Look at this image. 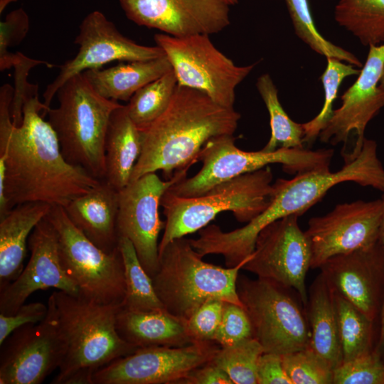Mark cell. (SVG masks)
Here are the masks:
<instances>
[{"mask_svg":"<svg viewBox=\"0 0 384 384\" xmlns=\"http://www.w3.org/2000/svg\"><path fill=\"white\" fill-rule=\"evenodd\" d=\"M14 92L9 84L0 90V157L5 164L6 209L30 202L63 207L100 180L65 159L55 131L43 119L49 107L40 101L38 91L25 98L21 123H13Z\"/></svg>","mask_w":384,"mask_h":384,"instance_id":"cell-1","label":"cell"},{"mask_svg":"<svg viewBox=\"0 0 384 384\" xmlns=\"http://www.w3.org/2000/svg\"><path fill=\"white\" fill-rule=\"evenodd\" d=\"M240 114L233 107L214 102L205 93L177 85L164 113L140 130L142 150L130 181L161 171L166 180L198 161L211 138L233 134Z\"/></svg>","mask_w":384,"mask_h":384,"instance_id":"cell-2","label":"cell"},{"mask_svg":"<svg viewBox=\"0 0 384 384\" xmlns=\"http://www.w3.org/2000/svg\"><path fill=\"white\" fill-rule=\"evenodd\" d=\"M348 181L384 192V167L374 140L365 138L359 154L336 172L311 171L291 179L276 180L270 205L245 226L228 232L217 225L210 228L209 248L213 254L223 256L226 266H237L252 255L257 235L265 227L289 215H302L331 188Z\"/></svg>","mask_w":384,"mask_h":384,"instance_id":"cell-3","label":"cell"},{"mask_svg":"<svg viewBox=\"0 0 384 384\" xmlns=\"http://www.w3.org/2000/svg\"><path fill=\"white\" fill-rule=\"evenodd\" d=\"M51 295L64 343L59 372L51 383L93 384L97 370L138 349L117 332V316L122 306L59 290Z\"/></svg>","mask_w":384,"mask_h":384,"instance_id":"cell-4","label":"cell"},{"mask_svg":"<svg viewBox=\"0 0 384 384\" xmlns=\"http://www.w3.org/2000/svg\"><path fill=\"white\" fill-rule=\"evenodd\" d=\"M159 256V268L151 279L158 297L170 314L187 321L211 299L243 307L236 283L250 256L233 267L215 265L205 262L184 237L170 242Z\"/></svg>","mask_w":384,"mask_h":384,"instance_id":"cell-5","label":"cell"},{"mask_svg":"<svg viewBox=\"0 0 384 384\" xmlns=\"http://www.w3.org/2000/svg\"><path fill=\"white\" fill-rule=\"evenodd\" d=\"M56 95L58 107H49L46 114L63 156L96 178L104 179L106 133L111 114L122 104L98 95L82 73L68 80Z\"/></svg>","mask_w":384,"mask_h":384,"instance_id":"cell-6","label":"cell"},{"mask_svg":"<svg viewBox=\"0 0 384 384\" xmlns=\"http://www.w3.org/2000/svg\"><path fill=\"white\" fill-rule=\"evenodd\" d=\"M272 180L267 166L219 183L196 197H180L166 190L161 201L166 220L159 253L172 240L206 227L222 212L230 211L238 222L247 223L270 205Z\"/></svg>","mask_w":384,"mask_h":384,"instance_id":"cell-7","label":"cell"},{"mask_svg":"<svg viewBox=\"0 0 384 384\" xmlns=\"http://www.w3.org/2000/svg\"><path fill=\"white\" fill-rule=\"evenodd\" d=\"M235 140L233 134L209 139L198 156V161H202L200 171L174 183L167 191L184 198L198 196L219 183L272 164H280L284 171L295 175L327 170L334 155L333 149L311 151L304 148L247 151L238 148Z\"/></svg>","mask_w":384,"mask_h":384,"instance_id":"cell-8","label":"cell"},{"mask_svg":"<svg viewBox=\"0 0 384 384\" xmlns=\"http://www.w3.org/2000/svg\"><path fill=\"white\" fill-rule=\"evenodd\" d=\"M237 292L265 353L284 355L307 347L310 329L306 308L292 288L272 280L239 274Z\"/></svg>","mask_w":384,"mask_h":384,"instance_id":"cell-9","label":"cell"},{"mask_svg":"<svg viewBox=\"0 0 384 384\" xmlns=\"http://www.w3.org/2000/svg\"><path fill=\"white\" fill-rule=\"evenodd\" d=\"M46 218L58 235L60 263L80 295L97 303L122 306L126 286L119 248L111 253L101 250L73 225L63 206H51Z\"/></svg>","mask_w":384,"mask_h":384,"instance_id":"cell-10","label":"cell"},{"mask_svg":"<svg viewBox=\"0 0 384 384\" xmlns=\"http://www.w3.org/2000/svg\"><path fill=\"white\" fill-rule=\"evenodd\" d=\"M208 36L157 33L154 40L169 58L178 85L198 90L216 103L233 107L235 88L255 65H236L217 49Z\"/></svg>","mask_w":384,"mask_h":384,"instance_id":"cell-11","label":"cell"},{"mask_svg":"<svg viewBox=\"0 0 384 384\" xmlns=\"http://www.w3.org/2000/svg\"><path fill=\"white\" fill-rule=\"evenodd\" d=\"M188 169L174 173L161 180L156 173L146 174L130 181L119 191L117 231L132 243L138 258L152 278L159 263L158 239L165 222L159 216L163 195L177 181L187 177Z\"/></svg>","mask_w":384,"mask_h":384,"instance_id":"cell-12","label":"cell"},{"mask_svg":"<svg viewBox=\"0 0 384 384\" xmlns=\"http://www.w3.org/2000/svg\"><path fill=\"white\" fill-rule=\"evenodd\" d=\"M220 348L213 342L178 347L139 348L97 370L93 384H178L192 370L211 361Z\"/></svg>","mask_w":384,"mask_h":384,"instance_id":"cell-13","label":"cell"},{"mask_svg":"<svg viewBox=\"0 0 384 384\" xmlns=\"http://www.w3.org/2000/svg\"><path fill=\"white\" fill-rule=\"evenodd\" d=\"M297 215L279 218L258 234L255 249L242 270L292 288L306 307V277L311 268L309 241L298 224Z\"/></svg>","mask_w":384,"mask_h":384,"instance_id":"cell-14","label":"cell"},{"mask_svg":"<svg viewBox=\"0 0 384 384\" xmlns=\"http://www.w3.org/2000/svg\"><path fill=\"white\" fill-rule=\"evenodd\" d=\"M41 321L14 331L0 345V384H40L58 369L64 356L54 300Z\"/></svg>","mask_w":384,"mask_h":384,"instance_id":"cell-15","label":"cell"},{"mask_svg":"<svg viewBox=\"0 0 384 384\" xmlns=\"http://www.w3.org/2000/svg\"><path fill=\"white\" fill-rule=\"evenodd\" d=\"M383 212L381 198L340 203L329 213L310 218L305 234L311 252V269L329 258L378 242Z\"/></svg>","mask_w":384,"mask_h":384,"instance_id":"cell-16","label":"cell"},{"mask_svg":"<svg viewBox=\"0 0 384 384\" xmlns=\"http://www.w3.org/2000/svg\"><path fill=\"white\" fill-rule=\"evenodd\" d=\"M74 42L80 46L78 53L59 66L58 75L48 85L43 93V103L48 107L59 88L75 75L87 70L99 69L115 60H147L165 55L159 46L140 45L124 36L99 11H94L85 17Z\"/></svg>","mask_w":384,"mask_h":384,"instance_id":"cell-17","label":"cell"},{"mask_svg":"<svg viewBox=\"0 0 384 384\" xmlns=\"http://www.w3.org/2000/svg\"><path fill=\"white\" fill-rule=\"evenodd\" d=\"M384 67V43L370 46L365 64L355 82L342 95L341 106L319 134L323 143L345 148L351 134L356 137L353 150L343 156L345 163L361 152L369 122L384 107V88L379 85Z\"/></svg>","mask_w":384,"mask_h":384,"instance_id":"cell-18","label":"cell"},{"mask_svg":"<svg viewBox=\"0 0 384 384\" xmlns=\"http://www.w3.org/2000/svg\"><path fill=\"white\" fill-rule=\"evenodd\" d=\"M127 17L139 26L183 37L218 33L230 24L224 0H119Z\"/></svg>","mask_w":384,"mask_h":384,"instance_id":"cell-19","label":"cell"},{"mask_svg":"<svg viewBox=\"0 0 384 384\" xmlns=\"http://www.w3.org/2000/svg\"><path fill=\"white\" fill-rule=\"evenodd\" d=\"M29 260L19 276L0 291V314L11 315L35 292L53 288L73 295L79 289L65 272L60 260L58 235L45 217L28 238Z\"/></svg>","mask_w":384,"mask_h":384,"instance_id":"cell-20","label":"cell"},{"mask_svg":"<svg viewBox=\"0 0 384 384\" xmlns=\"http://www.w3.org/2000/svg\"><path fill=\"white\" fill-rule=\"evenodd\" d=\"M319 269L336 292L375 323L384 294V252L378 242L332 257Z\"/></svg>","mask_w":384,"mask_h":384,"instance_id":"cell-21","label":"cell"},{"mask_svg":"<svg viewBox=\"0 0 384 384\" xmlns=\"http://www.w3.org/2000/svg\"><path fill=\"white\" fill-rule=\"evenodd\" d=\"M63 208L73 225L101 250L111 253L119 248V191L105 180Z\"/></svg>","mask_w":384,"mask_h":384,"instance_id":"cell-22","label":"cell"},{"mask_svg":"<svg viewBox=\"0 0 384 384\" xmlns=\"http://www.w3.org/2000/svg\"><path fill=\"white\" fill-rule=\"evenodd\" d=\"M50 207L41 202L24 203L0 218V291L22 272L30 235Z\"/></svg>","mask_w":384,"mask_h":384,"instance_id":"cell-23","label":"cell"},{"mask_svg":"<svg viewBox=\"0 0 384 384\" xmlns=\"http://www.w3.org/2000/svg\"><path fill=\"white\" fill-rule=\"evenodd\" d=\"M116 327L119 336L137 348L178 347L194 343L188 332L187 321L165 309L131 311L122 307Z\"/></svg>","mask_w":384,"mask_h":384,"instance_id":"cell-24","label":"cell"},{"mask_svg":"<svg viewBox=\"0 0 384 384\" xmlns=\"http://www.w3.org/2000/svg\"><path fill=\"white\" fill-rule=\"evenodd\" d=\"M305 308L311 335L309 346L334 370L343 363L334 290L321 272L309 287Z\"/></svg>","mask_w":384,"mask_h":384,"instance_id":"cell-25","label":"cell"},{"mask_svg":"<svg viewBox=\"0 0 384 384\" xmlns=\"http://www.w3.org/2000/svg\"><path fill=\"white\" fill-rule=\"evenodd\" d=\"M142 150L141 132L122 105L111 114L105 141L104 180L118 191L130 182Z\"/></svg>","mask_w":384,"mask_h":384,"instance_id":"cell-26","label":"cell"},{"mask_svg":"<svg viewBox=\"0 0 384 384\" xmlns=\"http://www.w3.org/2000/svg\"><path fill=\"white\" fill-rule=\"evenodd\" d=\"M172 69L165 54L157 58L129 61L104 70H87L82 74L100 96L127 102L139 89Z\"/></svg>","mask_w":384,"mask_h":384,"instance_id":"cell-27","label":"cell"},{"mask_svg":"<svg viewBox=\"0 0 384 384\" xmlns=\"http://www.w3.org/2000/svg\"><path fill=\"white\" fill-rule=\"evenodd\" d=\"M334 18L362 45L384 43V0H340Z\"/></svg>","mask_w":384,"mask_h":384,"instance_id":"cell-28","label":"cell"},{"mask_svg":"<svg viewBox=\"0 0 384 384\" xmlns=\"http://www.w3.org/2000/svg\"><path fill=\"white\" fill-rule=\"evenodd\" d=\"M334 297L343 362H347L375 348V322L335 291Z\"/></svg>","mask_w":384,"mask_h":384,"instance_id":"cell-29","label":"cell"},{"mask_svg":"<svg viewBox=\"0 0 384 384\" xmlns=\"http://www.w3.org/2000/svg\"><path fill=\"white\" fill-rule=\"evenodd\" d=\"M256 87L267 109L271 128L270 138L262 150L273 151L279 148H304L302 124L294 122L288 116L279 102L277 88L270 75H260Z\"/></svg>","mask_w":384,"mask_h":384,"instance_id":"cell-30","label":"cell"},{"mask_svg":"<svg viewBox=\"0 0 384 384\" xmlns=\"http://www.w3.org/2000/svg\"><path fill=\"white\" fill-rule=\"evenodd\" d=\"M119 248L124 262L126 286L122 308L131 311L165 309L131 241L124 237L119 238Z\"/></svg>","mask_w":384,"mask_h":384,"instance_id":"cell-31","label":"cell"},{"mask_svg":"<svg viewBox=\"0 0 384 384\" xmlns=\"http://www.w3.org/2000/svg\"><path fill=\"white\" fill-rule=\"evenodd\" d=\"M177 85L172 69L134 94L126 106L130 118L139 130L147 127L164 113Z\"/></svg>","mask_w":384,"mask_h":384,"instance_id":"cell-32","label":"cell"},{"mask_svg":"<svg viewBox=\"0 0 384 384\" xmlns=\"http://www.w3.org/2000/svg\"><path fill=\"white\" fill-rule=\"evenodd\" d=\"M296 35L316 53L334 58L362 68L359 59L350 51L326 39L316 28L307 0H285Z\"/></svg>","mask_w":384,"mask_h":384,"instance_id":"cell-33","label":"cell"},{"mask_svg":"<svg viewBox=\"0 0 384 384\" xmlns=\"http://www.w3.org/2000/svg\"><path fill=\"white\" fill-rule=\"evenodd\" d=\"M264 350L253 337L220 347L212 362L221 368L233 384H257V369Z\"/></svg>","mask_w":384,"mask_h":384,"instance_id":"cell-34","label":"cell"},{"mask_svg":"<svg viewBox=\"0 0 384 384\" xmlns=\"http://www.w3.org/2000/svg\"><path fill=\"white\" fill-rule=\"evenodd\" d=\"M326 68L321 75L324 91V102L318 114L310 121L302 123L304 131V144L311 145L333 116V104L343 80L351 75H358L356 66L334 58H328Z\"/></svg>","mask_w":384,"mask_h":384,"instance_id":"cell-35","label":"cell"},{"mask_svg":"<svg viewBox=\"0 0 384 384\" xmlns=\"http://www.w3.org/2000/svg\"><path fill=\"white\" fill-rule=\"evenodd\" d=\"M282 358L293 384H333L334 370L309 346Z\"/></svg>","mask_w":384,"mask_h":384,"instance_id":"cell-36","label":"cell"},{"mask_svg":"<svg viewBox=\"0 0 384 384\" xmlns=\"http://www.w3.org/2000/svg\"><path fill=\"white\" fill-rule=\"evenodd\" d=\"M333 384H384V360L376 347L334 370Z\"/></svg>","mask_w":384,"mask_h":384,"instance_id":"cell-37","label":"cell"},{"mask_svg":"<svg viewBox=\"0 0 384 384\" xmlns=\"http://www.w3.org/2000/svg\"><path fill=\"white\" fill-rule=\"evenodd\" d=\"M29 29V18L26 12L18 8L11 11L0 23V70L15 67L23 55L9 52V48L19 44Z\"/></svg>","mask_w":384,"mask_h":384,"instance_id":"cell-38","label":"cell"},{"mask_svg":"<svg viewBox=\"0 0 384 384\" xmlns=\"http://www.w3.org/2000/svg\"><path fill=\"white\" fill-rule=\"evenodd\" d=\"M251 337L252 326L245 309L236 304L224 302L221 321L213 341L224 347Z\"/></svg>","mask_w":384,"mask_h":384,"instance_id":"cell-39","label":"cell"},{"mask_svg":"<svg viewBox=\"0 0 384 384\" xmlns=\"http://www.w3.org/2000/svg\"><path fill=\"white\" fill-rule=\"evenodd\" d=\"M223 304L224 301L218 299H209L187 320L188 332L193 342L213 341L221 321Z\"/></svg>","mask_w":384,"mask_h":384,"instance_id":"cell-40","label":"cell"},{"mask_svg":"<svg viewBox=\"0 0 384 384\" xmlns=\"http://www.w3.org/2000/svg\"><path fill=\"white\" fill-rule=\"evenodd\" d=\"M48 312V305L41 302L23 304L11 315L0 314V345L16 329L41 321Z\"/></svg>","mask_w":384,"mask_h":384,"instance_id":"cell-41","label":"cell"},{"mask_svg":"<svg viewBox=\"0 0 384 384\" xmlns=\"http://www.w3.org/2000/svg\"><path fill=\"white\" fill-rule=\"evenodd\" d=\"M257 384H293L288 376L282 355L263 353L258 361L257 369Z\"/></svg>","mask_w":384,"mask_h":384,"instance_id":"cell-42","label":"cell"},{"mask_svg":"<svg viewBox=\"0 0 384 384\" xmlns=\"http://www.w3.org/2000/svg\"><path fill=\"white\" fill-rule=\"evenodd\" d=\"M178 384H233L228 375L212 361L192 370Z\"/></svg>","mask_w":384,"mask_h":384,"instance_id":"cell-43","label":"cell"},{"mask_svg":"<svg viewBox=\"0 0 384 384\" xmlns=\"http://www.w3.org/2000/svg\"><path fill=\"white\" fill-rule=\"evenodd\" d=\"M379 318L380 320V334L379 342L376 348L384 360V294L380 306Z\"/></svg>","mask_w":384,"mask_h":384,"instance_id":"cell-44","label":"cell"},{"mask_svg":"<svg viewBox=\"0 0 384 384\" xmlns=\"http://www.w3.org/2000/svg\"><path fill=\"white\" fill-rule=\"evenodd\" d=\"M381 199L383 201V212H382L381 220H380V228H379L378 242L381 247L383 251L384 252V192H383V195Z\"/></svg>","mask_w":384,"mask_h":384,"instance_id":"cell-45","label":"cell"},{"mask_svg":"<svg viewBox=\"0 0 384 384\" xmlns=\"http://www.w3.org/2000/svg\"><path fill=\"white\" fill-rule=\"evenodd\" d=\"M17 0H0V13L1 14L8 5Z\"/></svg>","mask_w":384,"mask_h":384,"instance_id":"cell-46","label":"cell"},{"mask_svg":"<svg viewBox=\"0 0 384 384\" xmlns=\"http://www.w3.org/2000/svg\"><path fill=\"white\" fill-rule=\"evenodd\" d=\"M379 85L381 87L384 88V67H383L382 75H381V78H380V80Z\"/></svg>","mask_w":384,"mask_h":384,"instance_id":"cell-47","label":"cell"},{"mask_svg":"<svg viewBox=\"0 0 384 384\" xmlns=\"http://www.w3.org/2000/svg\"><path fill=\"white\" fill-rule=\"evenodd\" d=\"M229 6L234 5L238 3V0H224Z\"/></svg>","mask_w":384,"mask_h":384,"instance_id":"cell-48","label":"cell"}]
</instances>
